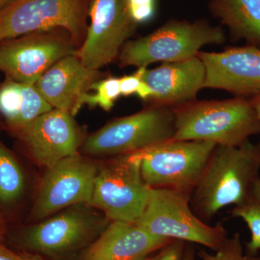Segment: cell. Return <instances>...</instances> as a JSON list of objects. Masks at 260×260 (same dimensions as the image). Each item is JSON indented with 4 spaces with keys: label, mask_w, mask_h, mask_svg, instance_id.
Instances as JSON below:
<instances>
[{
    "label": "cell",
    "mask_w": 260,
    "mask_h": 260,
    "mask_svg": "<svg viewBox=\"0 0 260 260\" xmlns=\"http://www.w3.org/2000/svg\"><path fill=\"white\" fill-rule=\"evenodd\" d=\"M150 190L139 151L111 157L99 162L90 206L110 221L135 223L146 208Z\"/></svg>",
    "instance_id": "5b68a950"
},
{
    "label": "cell",
    "mask_w": 260,
    "mask_h": 260,
    "mask_svg": "<svg viewBox=\"0 0 260 260\" xmlns=\"http://www.w3.org/2000/svg\"><path fill=\"white\" fill-rule=\"evenodd\" d=\"M191 192L150 188L148 204L135 223L155 237L218 250L228 238L226 229L221 223L210 225L197 216L191 207Z\"/></svg>",
    "instance_id": "3957f363"
},
{
    "label": "cell",
    "mask_w": 260,
    "mask_h": 260,
    "mask_svg": "<svg viewBox=\"0 0 260 260\" xmlns=\"http://www.w3.org/2000/svg\"><path fill=\"white\" fill-rule=\"evenodd\" d=\"M99 164L79 153L47 169L31 210V218L44 220L80 204L90 205Z\"/></svg>",
    "instance_id": "8fae6325"
},
{
    "label": "cell",
    "mask_w": 260,
    "mask_h": 260,
    "mask_svg": "<svg viewBox=\"0 0 260 260\" xmlns=\"http://www.w3.org/2000/svg\"><path fill=\"white\" fill-rule=\"evenodd\" d=\"M206 71L205 88L251 99L260 94V49L231 47L222 52L198 53Z\"/></svg>",
    "instance_id": "5bb4252c"
},
{
    "label": "cell",
    "mask_w": 260,
    "mask_h": 260,
    "mask_svg": "<svg viewBox=\"0 0 260 260\" xmlns=\"http://www.w3.org/2000/svg\"><path fill=\"white\" fill-rule=\"evenodd\" d=\"M212 142L168 140L140 150L141 172L150 188L192 191L216 148Z\"/></svg>",
    "instance_id": "ba28073f"
},
{
    "label": "cell",
    "mask_w": 260,
    "mask_h": 260,
    "mask_svg": "<svg viewBox=\"0 0 260 260\" xmlns=\"http://www.w3.org/2000/svg\"><path fill=\"white\" fill-rule=\"evenodd\" d=\"M25 189L21 165L13 152L0 142V204L5 207L16 204Z\"/></svg>",
    "instance_id": "d6986e66"
},
{
    "label": "cell",
    "mask_w": 260,
    "mask_h": 260,
    "mask_svg": "<svg viewBox=\"0 0 260 260\" xmlns=\"http://www.w3.org/2000/svg\"><path fill=\"white\" fill-rule=\"evenodd\" d=\"M172 241L135 223L114 220L88 246L83 260H148Z\"/></svg>",
    "instance_id": "2e32d148"
},
{
    "label": "cell",
    "mask_w": 260,
    "mask_h": 260,
    "mask_svg": "<svg viewBox=\"0 0 260 260\" xmlns=\"http://www.w3.org/2000/svg\"><path fill=\"white\" fill-rule=\"evenodd\" d=\"M5 234H6V224L3 215L0 214V242H3Z\"/></svg>",
    "instance_id": "f546056e"
},
{
    "label": "cell",
    "mask_w": 260,
    "mask_h": 260,
    "mask_svg": "<svg viewBox=\"0 0 260 260\" xmlns=\"http://www.w3.org/2000/svg\"><path fill=\"white\" fill-rule=\"evenodd\" d=\"M88 90L93 92L90 93L88 91L82 96L78 103V112L84 104H87L90 107L99 106L109 112L121 95L119 78L114 77L95 81L90 85Z\"/></svg>",
    "instance_id": "44dd1931"
},
{
    "label": "cell",
    "mask_w": 260,
    "mask_h": 260,
    "mask_svg": "<svg viewBox=\"0 0 260 260\" xmlns=\"http://www.w3.org/2000/svg\"><path fill=\"white\" fill-rule=\"evenodd\" d=\"M259 172L260 142L217 145L191 192L193 211L208 223L223 208L242 203Z\"/></svg>",
    "instance_id": "6da1fadb"
},
{
    "label": "cell",
    "mask_w": 260,
    "mask_h": 260,
    "mask_svg": "<svg viewBox=\"0 0 260 260\" xmlns=\"http://www.w3.org/2000/svg\"><path fill=\"white\" fill-rule=\"evenodd\" d=\"M209 9L229 28L233 40L260 47V0H210Z\"/></svg>",
    "instance_id": "ac0fdd59"
},
{
    "label": "cell",
    "mask_w": 260,
    "mask_h": 260,
    "mask_svg": "<svg viewBox=\"0 0 260 260\" xmlns=\"http://www.w3.org/2000/svg\"><path fill=\"white\" fill-rule=\"evenodd\" d=\"M186 242L181 240H173L164 246L156 255L148 260H183Z\"/></svg>",
    "instance_id": "d4e9b609"
},
{
    "label": "cell",
    "mask_w": 260,
    "mask_h": 260,
    "mask_svg": "<svg viewBox=\"0 0 260 260\" xmlns=\"http://www.w3.org/2000/svg\"><path fill=\"white\" fill-rule=\"evenodd\" d=\"M225 42L223 29L206 20H169L146 37L126 42L119 55V64L140 68L158 61L186 60L197 56L205 45Z\"/></svg>",
    "instance_id": "277c9868"
},
{
    "label": "cell",
    "mask_w": 260,
    "mask_h": 260,
    "mask_svg": "<svg viewBox=\"0 0 260 260\" xmlns=\"http://www.w3.org/2000/svg\"><path fill=\"white\" fill-rule=\"evenodd\" d=\"M198 256L199 260H260L259 254L251 255L246 252L239 233L232 237H228L223 245L214 254L200 249Z\"/></svg>",
    "instance_id": "603a6c76"
},
{
    "label": "cell",
    "mask_w": 260,
    "mask_h": 260,
    "mask_svg": "<svg viewBox=\"0 0 260 260\" xmlns=\"http://www.w3.org/2000/svg\"><path fill=\"white\" fill-rule=\"evenodd\" d=\"M13 0H0V10H3L7 5L12 3Z\"/></svg>",
    "instance_id": "1f68e13d"
},
{
    "label": "cell",
    "mask_w": 260,
    "mask_h": 260,
    "mask_svg": "<svg viewBox=\"0 0 260 260\" xmlns=\"http://www.w3.org/2000/svg\"><path fill=\"white\" fill-rule=\"evenodd\" d=\"M250 99L251 104H252L253 107L255 109L256 114H257L260 121V94L255 97L251 98Z\"/></svg>",
    "instance_id": "f1b7e54d"
},
{
    "label": "cell",
    "mask_w": 260,
    "mask_h": 260,
    "mask_svg": "<svg viewBox=\"0 0 260 260\" xmlns=\"http://www.w3.org/2000/svg\"><path fill=\"white\" fill-rule=\"evenodd\" d=\"M30 158L48 169L64 158L78 153L82 135L70 113L53 109L13 133Z\"/></svg>",
    "instance_id": "4fadbf2b"
},
{
    "label": "cell",
    "mask_w": 260,
    "mask_h": 260,
    "mask_svg": "<svg viewBox=\"0 0 260 260\" xmlns=\"http://www.w3.org/2000/svg\"><path fill=\"white\" fill-rule=\"evenodd\" d=\"M87 37L75 55L86 68L98 70L112 62L136 30L125 0H93L88 9Z\"/></svg>",
    "instance_id": "7c38bea8"
},
{
    "label": "cell",
    "mask_w": 260,
    "mask_h": 260,
    "mask_svg": "<svg viewBox=\"0 0 260 260\" xmlns=\"http://www.w3.org/2000/svg\"><path fill=\"white\" fill-rule=\"evenodd\" d=\"M196 254V251H195V248L193 244L190 243H186L183 260H197Z\"/></svg>",
    "instance_id": "83f0119b"
},
{
    "label": "cell",
    "mask_w": 260,
    "mask_h": 260,
    "mask_svg": "<svg viewBox=\"0 0 260 260\" xmlns=\"http://www.w3.org/2000/svg\"><path fill=\"white\" fill-rule=\"evenodd\" d=\"M146 70V67H140L133 74L119 78L121 95L129 96L133 94H137L143 80L142 78Z\"/></svg>",
    "instance_id": "484cf974"
},
{
    "label": "cell",
    "mask_w": 260,
    "mask_h": 260,
    "mask_svg": "<svg viewBox=\"0 0 260 260\" xmlns=\"http://www.w3.org/2000/svg\"><path fill=\"white\" fill-rule=\"evenodd\" d=\"M76 51L64 29L31 32L0 42V70L15 81L36 84L52 65Z\"/></svg>",
    "instance_id": "30bf717a"
},
{
    "label": "cell",
    "mask_w": 260,
    "mask_h": 260,
    "mask_svg": "<svg viewBox=\"0 0 260 260\" xmlns=\"http://www.w3.org/2000/svg\"><path fill=\"white\" fill-rule=\"evenodd\" d=\"M205 77L204 64L197 56L146 70L142 80L151 90L150 105L173 108L197 100L198 92L205 88Z\"/></svg>",
    "instance_id": "9a60e30c"
},
{
    "label": "cell",
    "mask_w": 260,
    "mask_h": 260,
    "mask_svg": "<svg viewBox=\"0 0 260 260\" xmlns=\"http://www.w3.org/2000/svg\"><path fill=\"white\" fill-rule=\"evenodd\" d=\"M87 4V0H13L0 10V42L63 28L78 44L85 34Z\"/></svg>",
    "instance_id": "9c48e42d"
},
{
    "label": "cell",
    "mask_w": 260,
    "mask_h": 260,
    "mask_svg": "<svg viewBox=\"0 0 260 260\" xmlns=\"http://www.w3.org/2000/svg\"><path fill=\"white\" fill-rule=\"evenodd\" d=\"M0 260H22V254H18L0 242Z\"/></svg>",
    "instance_id": "4316f807"
},
{
    "label": "cell",
    "mask_w": 260,
    "mask_h": 260,
    "mask_svg": "<svg viewBox=\"0 0 260 260\" xmlns=\"http://www.w3.org/2000/svg\"><path fill=\"white\" fill-rule=\"evenodd\" d=\"M85 204L70 207L61 213L15 232L19 245L49 256H61L93 243L110 220Z\"/></svg>",
    "instance_id": "52a82bcc"
},
{
    "label": "cell",
    "mask_w": 260,
    "mask_h": 260,
    "mask_svg": "<svg viewBox=\"0 0 260 260\" xmlns=\"http://www.w3.org/2000/svg\"><path fill=\"white\" fill-rule=\"evenodd\" d=\"M175 117L172 107L150 105L117 118L87 137L81 151L88 157H111L140 151L172 139Z\"/></svg>",
    "instance_id": "8992f818"
},
{
    "label": "cell",
    "mask_w": 260,
    "mask_h": 260,
    "mask_svg": "<svg viewBox=\"0 0 260 260\" xmlns=\"http://www.w3.org/2000/svg\"><path fill=\"white\" fill-rule=\"evenodd\" d=\"M22 254V260H45L42 256L38 255V254H29V253H25Z\"/></svg>",
    "instance_id": "4dcf8cb0"
},
{
    "label": "cell",
    "mask_w": 260,
    "mask_h": 260,
    "mask_svg": "<svg viewBox=\"0 0 260 260\" xmlns=\"http://www.w3.org/2000/svg\"><path fill=\"white\" fill-rule=\"evenodd\" d=\"M231 216L242 219L250 232V240L245 244V251L251 255L260 251V176L240 204L233 207Z\"/></svg>",
    "instance_id": "ffe728a7"
},
{
    "label": "cell",
    "mask_w": 260,
    "mask_h": 260,
    "mask_svg": "<svg viewBox=\"0 0 260 260\" xmlns=\"http://www.w3.org/2000/svg\"><path fill=\"white\" fill-rule=\"evenodd\" d=\"M173 140H200L217 145L239 146L260 135V121L251 99L199 101L173 107Z\"/></svg>",
    "instance_id": "7a4b0ae2"
},
{
    "label": "cell",
    "mask_w": 260,
    "mask_h": 260,
    "mask_svg": "<svg viewBox=\"0 0 260 260\" xmlns=\"http://www.w3.org/2000/svg\"><path fill=\"white\" fill-rule=\"evenodd\" d=\"M99 75L98 70L86 68L74 54L52 65L35 85L51 107L74 116L78 112L80 99Z\"/></svg>",
    "instance_id": "e0dca14e"
},
{
    "label": "cell",
    "mask_w": 260,
    "mask_h": 260,
    "mask_svg": "<svg viewBox=\"0 0 260 260\" xmlns=\"http://www.w3.org/2000/svg\"><path fill=\"white\" fill-rule=\"evenodd\" d=\"M126 10L137 25L146 23L155 18L157 0H125Z\"/></svg>",
    "instance_id": "cb8c5ba5"
},
{
    "label": "cell",
    "mask_w": 260,
    "mask_h": 260,
    "mask_svg": "<svg viewBox=\"0 0 260 260\" xmlns=\"http://www.w3.org/2000/svg\"><path fill=\"white\" fill-rule=\"evenodd\" d=\"M23 103L22 83L7 78L0 85V114L5 118L8 127L18 117Z\"/></svg>",
    "instance_id": "7402d4cb"
}]
</instances>
